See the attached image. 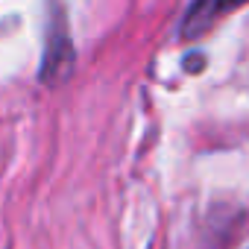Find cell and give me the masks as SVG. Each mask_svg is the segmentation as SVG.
<instances>
[{
    "instance_id": "obj_1",
    "label": "cell",
    "mask_w": 249,
    "mask_h": 249,
    "mask_svg": "<svg viewBox=\"0 0 249 249\" xmlns=\"http://www.w3.org/2000/svg\"><path fill=\"white\" fill-rule=\"evenodd\" d=\"M246 0H196L194 9L188 12L185 24H182V36L185 38H199L202 33H208L220 18H226L229 12H234L237 6H243Z\"/></svg>"
}]
</instances>
